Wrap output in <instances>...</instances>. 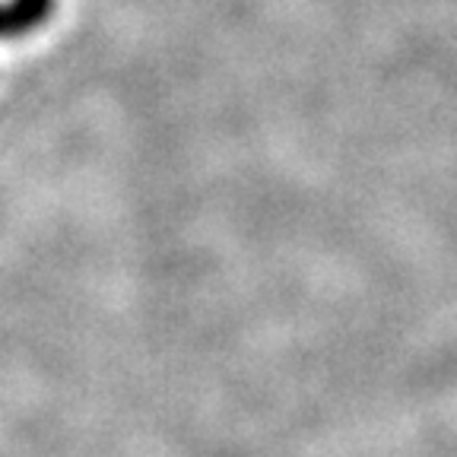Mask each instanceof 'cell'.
<instances>
[{
    "mask_svg": "<svg viewBox=\"0 0 457 457\" xmlns=\"http://www.w3.org/2000/svg\"><path fill=\"white\" fill-rule=\"evenodd\" d=\"M57 13V0H4L0 4V42L32 36Z\"/></svg>",
    "mask_w": 457,
    "mask_h": 457,
    "instance_id": "cell-1",
    "label": "cell"
}]
</instances>
